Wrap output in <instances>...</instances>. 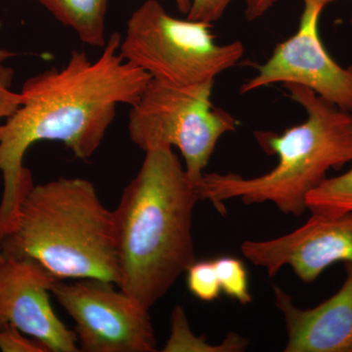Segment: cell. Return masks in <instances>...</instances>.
Instances as JSON below:
<instances>
[{
    "instance_id": "1",
    "label": "cell",
    "mask_w": 352,
    "mask_h": 352,
    "mask_svg": "<svg viewBox=\"0 0 352 352\" xmlns=\"http://www.w3.org/2000/svg\"><path fill=\"white\" fill-rule=\"evenodd\" d=\"M122 36L113 32L94 61L74 50L63 68H51L25 80L22 104L0 124V238L11 232L23 199L34 186L23 166L28 149L39 141H58L78 159H89L100 147L120 104L134 105L151 76L126 62Z\"/></svg>"
},
{
    "instance_id": "2",
    "label": "cell",
    "mask_w": 352,
    "mask_h": 352,
    "mask_svg": "<svg viewBox=\"0 0 352 352\" xmlns=\"http://www.w3.org/2000/svg\"><path fill=\"white\" fill-rule=\"evenodd\" d=\"M200 200L173 148L145 153L113 210L119 288L151 309L196 261L192 219Z\"/></svg>"
},
{
    "instance_id": "3",
    "label": "cell",
    "mask_w": 352,
    "mask_h": 352,
    "mask_svg": "<svg viewBox=\"0 0 352 352\" xmlns=\"http://www.w3.org/2000/svg\"><path fill=\"white\" fill-rule=\"evenodd\" d=\"M284 87L307 119L282 134L256 132L264 151L278 157L276 166L251 178L204 173L197 185L200 200L210 201L221 215L227 214L224 201L240 199L247 205L272 203L285 214L300 217L307 210L308 194L328 177V171L352 163V113L302 85Z\"/></svg>"
},
{
    "instance_id": "4",
    "label": "cell",
    "mask_w": 352,
    "mask_h": 352,
    "mask_svg": "<svg viewBox=\"0 0 352 352\" xmlns=\"http://www.w3.org/2000/svg\"><path fill=\"white\" fill-rule=\"evenodd\" d=\"M0 250L36 259L59 280L120 284L113 210L83 178L34 184L13 230L0 239Z\"/></svg>"
},
{
    "instance_id": "5",
    "label": "cell",
    "mask_w": 352,
    "mask_h": 352,
    "mask_svg": "<svg viewBox=\"0 0 352 352\" xmlns=\"http://www.w3.org/2000/svg\"><path fill=\"white\" fill-rule=\"evenodd\" d=\"M200 21L173 17L160 0H146L132 12L120 52L126 62L153 80L193 87L214 82L244 56V44H217L210 28Z\"/></svg>"
},
{
    "instance_id": "6",
    "label": "cell",
    "mask_w": 352,
    "mask_h": 352,
    "mask_svg": "<svg viewBox=\"0 0 352 352\" xmlns=\"http://www.w3.org/2000/svg\"><path fill=\"white\" fill-rule=\"evenodd\" d=\"M214 83L180 87L151 78L129 113L132 142L145 153L177 148L196 188L219 139L238 124L232 115L212 105Z\"/></svg>"
},
{
    "instance_id": "7",
    "label": "cell",
    "mask_w": 352,
    "mask_h": 352,
    "mask_svg": "<svg viewBox=\"0 0 352 352\" xmlns=\"http://www.w3.org/2000/svg\"><path fill=\"white\" fill-rule=\"evenodd\" d=\"M116 287L98 279L58 280L51 295L75 322L80 351H157L149 309Z\"/></svg>"
},
{
    "instance_id": "8",
    "label": "cell",
    "mask_w": 352,
    "mask_h": 352,
    "mask_svg": "<svg viewBox=\"0 0 352 352\" xmlns=\"http://www.w3.org/2000/svg\"><path fill=\"white\" fill-rule=\"evenodd\" d=\"M305 6L295 34L278 44L258 74L241 87L242 94L274 83H295L352 113V66L344 68L331 57L319 36L323 0H303Z\"/></svg>"
},
{
    "instance_id": "9",
    "label": "cell",
    "mask_w": 352,
    "mask_h": 352,
    "mask_svg": "<svg viewBox=\"0 0 352 352\" xmlns=\"http://www.w3.org/2000/svg\"><path fill=\"white\" fill-rule=\"evenodd\" d=\"M58 280L36 259L0 250V327L19 329L48 352H78L75 331L51 305V289Z\"/></svg>"
},
{
    "instance_id": "10",
    "label": "cell",
    "mask_w": 352,
    "mask_h": 352,
    "mask_svg": "<svg viewBox=\"0 0 352 352\" xmlns=\"http://www.w3.org/2000/svg\"><path fill=\"white\" fill-rule=\"evenodd\" d=\"M241 252L273 277L291 266L305 283H312L333 264L352 263V212L311 217L293 232L264 241H245Z\"/></svg>"
},
{
    "instance_id": "11",
    "label": "cell",
    "mask_w": 352,
    "mask_h": 352,
    "mask_svg": "<svg viewBox=\"0 0 352 352\" xmlns=\"http://www.w3.org/2000/svg\"><path fill=\"white\" fill-rule=\"evenodd\" d=\"M339 291L314 308L296 307L293 298L273 285L275 305L284 315L285 352H352V263Z\"/></svg>"
},
{
    "instance_id": "12",
    "label": "cell",
    "mask_w": 352,
    "mask_h": 352,
    "mask_svg": "<svg viewBox=\"0 0 352 352\" xmlns=\"http://www.w3.org/2000/svg\"><path fill=\"white\" fill-rule=\"evenodd\" d=\"M43 6L65 27L71 28L82 43L103 48L109 0H32Z\"/></svg>"
},
{
    "instance_id": "13",
    "label": "cell",
    "mask_w": 352,
    "mask_h": 352,
    "mask_svg": "<svg viewBox=\"0 0 352 352\" xmlns=\"http://www.w3.org/2000/svg\"><path fill=\"white\" fill-rule=\"evenodd\" d=\"M248 340L235 333H230L220 346L208 344L205 337H197L189 326L188 318L180 305L173 308L170 316V335L164 346V352L203 351L233 352L245 351Z\"/></svg>"
},
{
    "instance_id": "14",
    "label": "cell",
    "mask_w": 352,
    "mask_h": 352,
    "mask_svg": "<svg viewBox=\"0 0 352 352\" xmlns=\"http://www.w3.org/2000/svg\"><path fill=\"white\" fill-rule=\"evenodd\" d=\"M307 210L319 217L352 212V168L344 175L327 177L307 197Z\"/></svg>"
},
{
    "instance_id": "15",
    "label": "cell",
    "mask_w": 352,
    "mask_h": 352,
    "mask_svg": "<svg viewBox=\"0 0 352 352\" xmlns=\"http://www.w3.org/2000/svg\"><path fill=\"white\" fill-rule=\"evenodd\" d=\"M214 264L221 292L241 305L251 303L252 298L244 263L238 258L222 256L214 259Z\"/></svg>"
},
{
    "instance_id": "16",
    "label": "cell",
    "mask_w": 352,
    "mask_h": 352,
    "mask_svg": "<svg viewBox=\"0 0 352 352\" xmlns=\"http://www.w3.org/2000/svg\"><path fill=\"white\" fill-rule=\"evenodd\" d=\"M187 286L201 302H212L221 293L214 261H195L187 270Z\"/></svg>"
},
{
    "instance_id": "17",
    "label": "cell",
    "mask_w": 352,
    "mask_h": 352,
    "mask_svg": "<svg viewBox=\"0 0 352 352\" xmlns=\"http://www.w3.org/2000/svg\"><path fill=\"white\" fill-rule=\"evenodd\" d=\"M0 351L2 352H48L34 338H29L11 325L0 327Z\"/></svg>"
},
{
    "instance_id": "18",
    "label": "cell",
    "mask_w": 352,
    "mask_h": 352,
    "mask_svg": "<svg viewBox=\"0 0 352 352\" xmlns=\"http://www.w3.org/2000/svg\"><path fill=\"white\" fill-rule=\"evenodd\" d=\"M15 72L4 63H0V120L8 119L22 104L20 92H14L12 87Z\"/></svg>"
},
{
    "instance_id": "19",
    "label": "cell",
    "mask_w": 352,
    "mask_h": 352,
    "mask_svg": "<svg viewBox=\"0 0 352 352\" xmlns=\"http://www.w3.org/2000/svg\"><path fill=\"white\" fill-rule=\"evenodd\" d=\"M233 0H192L187 19L212 24L222 17Z\"/></svg>"
},
{
    "instance_id": "20",
    "label": "cell",
    "mask_w": 352,
    "mask_h": 352,
    "mask_svg": "<svg viewBox=\"0 0 352 352\" xmlns=\"http://www.w3.org/2000/svg\"><path fill=\"white\" fill-rule=\"evenodd\" d=\"M276 1L277 0H245V18L248 21L259 19Z\"/></svg>"
},
{
    "instance_id": "21",
    "label": "cell",
    "mask_w": 352,
    "mask_h": 352,
    "mask_svg": "<svg viewBox=\"0 0 352 352\" xmlns=\"http://www.w3.org/2000/svg\"><path fill=\"white\" fill-rule=\"evenodd\" d=\"M161 1V0H160ZM177 6L178 10L184 15L188 14L190 8H191L192 0H173Z\"/></svg>"
},
{
    "instance_id": "22",
    "label": "cell",
    "mask_w": 352,
    "mask_h": 352,
    "mask_svg": "<svg viewBox=\"0 0 352 352\" xmlns=\"http://www.w3.org/2000/svg\"><path fill=\"white\" fill-rule=\"evenodd\" d=\"M13 56L14 54L12 52H10V51L0 48V63H4L7 59Z\"/></svg>"
},
{
    "instance_id": "23",
    "label": "cell",
    "mask_w": 352,
    "mask_h": 352,
    "mask_svg": "<svg viewBox=\"0 0 352 352\" xmlns=\"http://www.w3.org/2000/svg\"><path fill=\"white\" fill-rule=\"evenodd\" d=\"M336 1V0H323L324 3H325V6H327V4L331 3V2ZM351 23H352V17H351Z\"/></svg>"
}]
</instances>
